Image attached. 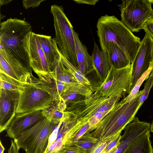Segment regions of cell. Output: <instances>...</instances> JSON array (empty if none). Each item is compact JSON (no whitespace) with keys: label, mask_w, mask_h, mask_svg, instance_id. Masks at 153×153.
Listing matches in <instances>:
<instances>
[{"label":"cell","mask_w":153,"mask_h":153,"mask_svg":"<svg viewBox=\"0 0 153 153\" xmlns=\"http://www.w3.org/2000/svg\"><path fill=\"white\" fill-rule=\"evenodd\" d=\"M122 97L118 95L111 97H99L93 93L71 102L66 110L79 118L93 117L98 112L109 111Z\"/></svg>","instance_id":"cell-10"},{"label":"cell","mask_w":153,"mask_h":153,"mask_svg":"<svg viewBox=\"0 0 153 153\" xmlns=\"http://www.w3.org/2000/svg\"><path fill=\"white\" fill-rule=\"evenodd\" d=\"M67 107L65 102L62 98L43 111L45 117L57 124L62 120Z\"/></svg>","instance_id":"cell-23"},{"label":"cell","mask_w":153,"mask_h":153,"mask_svg":"<svg viewBox=\"0 0 153 153\" xmlns=\"http://www.w3.org/2000/svg\"><path fill=\"white\" fill-rule=\"evenodd\" d=\"M86 118H78L65 110L62 120L56 125L48 139L45 153H59L70 142L78 131L88 121Z\"/></svg>","instance_id":"cell-7"},{"label":"cell","mask_w":153,"mask_h":153,"mask_svg":"<svg viewBox=\"0 0 153 153\" xmlns=\"http://www.w3.org/2000/svg\"><path fill=\"white\" fill-rule=\"evenodd\" d=\"M0 72L26 85L30 84L32 81L30 69L1 45Z\"/></svg>","instance_id":"cell-12"},{"label":"cell","mask_w":153,"mask_h":153,"mask_svg":"<svg viewBox=\"0 0 153 153\" xmlns=\"http://www.w3.org/2000/svg\"><path fill=\"white\" fill-rule=\"evenodd\" d=\"M12 1V0H1L0 2V6H1L7 4Z\"/></svg>","instance_id":"cell-37"},{"label":"cell","mask_w":153,"mask_h":153,"mask_svg":"<svg viewBox=\"0 0 153 153\" xmlns=\"http://www.w3.org/2000/svg\"><path fill=\"white\" fill-rule=\"evenodd\" d=\"M60 61L79 82L84 85L90 86L91 82L86 76L83 74L76 67L65 58L61 53Z\"/></svg>","instance_id":"cell-25"},{"label":"cell","mask_w":153,"mask_h":153,"mask_svg":"<svg viewBox=\"0 0 153 153\" xmlns=\"http://www.w3.org/2000/svg\"><path fill=\"white\" fill-rule=\"evenodd\" d=\"M76 3L80 4H86L91 5H94L98 0H74Z\"/></svg>","instance_id":"cell-36"},{"label":"cell","mask_w":153,"mask_h":153,"mask_svg":"<svg viewBox=\"0 0 153 153\" xmlns=\"http://www.w3.org/2000/svg\"><path fill=\"white\" fill-rule=\"evenodd\" d=\"M5 148L1 143V141L0 140V153H4Z\"/></svg>","instance_id":"cell-38"},{"label":"cell","mask_w":153,"mask_h":153,"mask_svg":"<svg viewBox=\"0 0 153 153\" xmlns=\"http://www.w3.org/2000/svg\"><path fill=\"white\" fill-rule=\"evenodd\" d=\"M48 74L52 77L62 81L67 86L68 89L66 92L77 94L84 97L93 93L90 86L84 85L78 81L60 60L55 68Z\"/></svg>","instance_id":"cell-15"},{"label":"cell","mask_w":153,"mask_h":153,"mask_svg":"<svg viewBox=\"0 0 153 153\" xmlns=\"http://www.w3.org/2000/svg\"><path fill=\"white\" fill-rule=\"evenodd\" d=\"M150 0V1L151 2V4H153V0Z\"/></svg>","instance_id":"cell-42"},{"label":"cell","mask_w":153,"mask_h":153,"mask_svg":"<svg viewBox=\"0 0 153 153\" xmlns=\"http://www.w3.org/2000/svg\"><path fill=\"white\" fill-rule=\"evenodd\" d=\"M99 140L91 136L89 134H85L73 146L78 147L90 153L99 142Z\"/></svg>","instance_id":"cell-26"},{"label":"cell","mask_w":153,"mask_h":153,"mask_svg":"<svg viewBox=\"0 0 153 153\" xmlns=\"http://www.w3.org/2000/svg\"><path fill=\"white\" fill-rule=\"evenodd\" d=\"M59 153H88L85 150L76 146H66L63 148Z\"/></svg>","instance_id":"cell-31"},{"label":"cell","mask_w":153,"mask_h":153,"mask_svg":"<svg viewBox=\"0 0 153 153\" xmlns=\"http://www.w3.org/2000/svg\"><path fill=\"white\" fill-rule=\"evenodd\" d=\"M91 56L94 70L102 82L111 66L108 53L102 50H100L97 44L95 43Z\"/></svg>","instance_id":"cell-19"},{"label":"cell","mask_w":153,"mask_h":153,"mask_svg":"<svg viewBox=\"0 0 153 153\" xmlns=\"http://www.w3.org/2000/svg\"><path fill=\"white\" fill-rule=\"evenodd\" d=\"M152 153H153V149H152Z\"/></svg>","instance_id":"cell-43"},{"label":"cell","mask_w":153,"mask_h":153,"mask_svg":"<svg viewBox=\"0 0 153 153\" xmlns=\"http://www.w3.org/2000/svg\"><path fill=\"white\" fill-rule=\"evenodd\" d=\"M147 79L146 82L144 85V88L143 89V92L140 98L137 111L147 98L150 91L153 85V76H149Z\"/></svg>","instance_id":"cell-28"},{"label":"cell","mask_w":153,"mask_h":153,"mask_svg":"<svg viewBox=\"0 0 153 153\" xmlns=\"http://www.w3.org/2000/svg\"><path fill=\"white\" fill-rule=\"evenodd\" d=\"M56 124L45 117L14 139L19 150L25 153H45L49 137Z\"/></svg>","instance_id":"cell-6"},{"label":"cell","mask_w":153,"mask_h":153,"mask_svg":"<svg viewBox=\"0 0 153 153\" xmlns=\"http://www.w3.org/2000/svg\"><path fill=\"white\" fill-rule=\"evenodd\" d=\"M132 70L131 64L120 69L111 66L104 81L98 86L90 85V88L99 97H108L120 95L125 97L130 92Z\"/></svg>","instance_id":"cell-8"},{"label":"cell","mask_w":153,"mask_h":153,"mask_svg":"<svg viewBox=\"0 0 153 153\" xmlns=\"http://www.w3.org/2000/svg\"><path fill=\"white\" fill-rule=\"evenodd\" d=\"M153 46V38L146 33L141 41L134 60L131 63L132 70L130 92L138 80L150 67L152 60Z\"/></svg>","instance_id":"cell-13"},{"label":"cell","mask_w":153,"mask_h":153,"mask_svg":"<svg viewBox=\"0 0 153 153\" xmlns=\"http://www.w3.org/2000/svg\"><path fill=\"white\" fill-rule=\"evenodd\" d=\"M142 29L146 33L153 38V19H149L144 24Z\"/></svg>","instance_id":"cell-34"},{"label":"cell","mask_w":153,"mask_h":153,"mask_svg":"<svg viewBox=\"0 0 153 153\" xmlns=\"http://www.w3.org/2000/svg\"><path fill=\"white\" fill-rule=\"evenodd\" d=\"M117 147L114 148L113 150L108 153H115L117 149Z\"/></svg>","instance_id":"cell-41"},{"label":"cell","mask_w":153,"mask_h":153,"mask_svg":"<svg viewBox=\"0 0 153 153\" xmlns=\"http://www.w3.org/2000/svg\"><path fill=\"white\" fill-rule=\"evenodd\" d=\"M97 27L101 50L110 42L116 44L132 63L141 44L139 38L114 16H101Z\"/></svg>","instance_id":"cell-1"},{"label":"cell","mask_w":153,"mask_h":153,"mask_svg":"<svg viewBox=\"0 0 153 153\" xmlns=\"http://www.w3.org/2000/svg\"><path fill=\"white\" fill-rule=\"evenodd\" d=\"M45 117L43 110L16 114L6 130L7 134L13 139Z\"/></svg>","instance_id":"cell-16"},{"label":"cell","mask_w":153,"mask_h":153,"mask_svg":"<svg viewBox=\"0 0 153 153\" xmlns=\"http://www.w3.org/2000/svg\"><path fill=\"white\" fill-rule=\"evenodd\" d=\"M151 131L153 133V121L151 123L150 127Z\"/></svg>","instance_id":"cell-40"},{"label":"cell","mask_w":153,"mask_h":153,"mask_svg":"<svg viewBox=\"0 0 153 153\" xmlns=\"http://www.w3.org/2000/svg\"><path fill=\"white\" fill-rule=\"evenodd\" d=\"M121 136L120 134L119 135L108 145L101 153H108L117 147L119 144Z\"/></svg>","instance_id":"cell-32"},{"label":"cell","mask_w":153,"mask_h":153,"mask_svg":"<svg viewBox=\"0 0 153 153\" xmlns=\"http://www.w3.org/2000/svg\"><path fill=\"white\" fill-rule=\"evenodd\" d=\"M78 68L84 75H86L94 70L91 56L88 53L87 49L79 40L78 34L74 30Z\"/></svg>","instance_id":"cell-20"},{"label":"cell","mask_w":153,"mask_h":153,"mask_svg":"<svg viewBox=\"0 0 153 153\" xmlns=\"http://www.w3.org/2000/svg\"><path fill=\"white\" fill-rule=\"evenodd\" d=\"M117 5L121 22L132 32H138L145 23L153 19V10L149 0H122Z\"/></svg>","instance_id":"cell-9"},{"label":"cell","mask_w":153,"mask_h":153,"mask_svg":"<svg viewBox=\"0 0 153 153\" xmlns=\"http://www.w3.org/2000/svg\"><path fill=\"white\" fill-rule=\"evenodd\" d=\"M151 63H152V72H151V74L149 76H153V46L152 49V60Z\"/></svg>","instance_id":"cell-39"},{"label":"cell","mask_w":153,"mask_h":153,"mask_svg":"<svg viewBox=\"0 0 153 153\" xmlns=\"http://www.w3.org/2000/svg\"><path fill=\"white\" fill-rule=\"evenodd\" d=\"M89 127L88 121L78 131L77 133L71 140L69 146H71L76 143L83 135L87 132Z\"/></svg>","instance_id":"cell-30"},{"label":"cell","mask_w":153,"mask_h":153,"mask_svg":"<svg viewBox=\"0 0 153 153\" xmlns=\"http://www.w3.org/2000/svg\"><path fill=\"white\" fill-rule=\"evenodd\" d=\"M120 134H116L104 140L100 141L90 153H101L108 145Z\"/></svg>","instance_id":"cell-29"},{"label":"cell","mask_w":153,"mask_h":153,"mask_svg":"<svg viewBox=\"0 0 153 153\" xmlns=\"http://www.w3.org/2000/svg\"><path fill=\"white\" fill-rule=\"evenodd\" d=\"M19 150L14 140L11 139V145L8 150V153H19Z\"/></svg>","instance_id":"cell-35"},{"label":"cell","mask_w":153,"mask_h":153,"mask_svg":"<svg viewBox=\"0 0 153 153\" xmlns=\"http://www.w3.org/2000/svg\"><path fill=\"white\" fill-rule=\"evenodd\" d=\"M0 88L21 93L27 85L0 72Z\"/></svg>","instance_id":"cell-24"},{"label":"cell","mask_w":153,"mask_h":153,"mask_svg":"<svg viewBox=\"0 0 153 153\" xmlns=\"http://www.w3.org/2000/svg\"><path fill=\"white\" fill-rule=\"evenodd\" d=\"M51 12L53 16L55 38L59 49L65 58L78 67L73 26L65 13L62 6L52 5Z\"/></svg>","instance_id":"cell-5"},{"label":"cell","mask_w":153,"mask_h":153,"mask_svg":"<svg viewBox=\"0 0 153 153\" xmlns=\"http://www.w3.org/2000/svg\"><path fill=\"white\" fill-rule=\"evenodd\" d=\"M150 129L139 135L129 145L123 153H152L150 140Z\"/></svg>","instance_id":"cell-22"},{"label":"cell","mask_w":153,"mask_h":153,"mask_svg":"<svg viewBox=\"0 0 153 153\" xmlns=\"http://www.w3.org/2000/svg\"><path fill=\"white\" fill-rule=\"evenodd\" d=\"M45 1V0H23V6L25 9H28L31 7L33 8L38 7L41 2Z\"/></svg>","instance_id":"cell-33"},{"label":"cell","mask_w":153,"mask_h":153,"mask_svg":"<svg viewBox=\"0 0 153 153\" xmlns=\"http://www.w3.org/2000/svg\"><path fill=\"white\" fill-rule=\"evenodd\" d=\"M32 81L20 93L16 114L49 107L59 100L55 93L37 78L32 77Z\"/></svg>","instance_id":"cell-4"},{"label":"cell","mask_w":153,"mask_h":153,"mask_svg":"<svg viewBox=\"0 0 153 153\" xmlns=\"http://www.w3.org/2000/svg\"><path fill=\"white\" fill-rule=\"evenodd\" d=\"M37 35L51 72L60 61L61 52L55 38L43 35Z\"/></svg>","instance_id":"cell-18"},{"label":"cell","mask_w":153,"mask_h":153,"mask_svg":"<svg viewBox=\"0 0 153 153\" xmlns=\"http://www.w3.org/2000/svg\"><path fill=\"white\" fill-rule=\"evenodd\" d=\"M108 53L111 66L115 68L120 69L131 64V61L124 52L115 43H108L103 50Z\"/></svg>","instance_id":"cell-21"},{"label":"cell","mask_w":153,"mask_h":153,"mask_svg":"<svg viewBox=\"0 0 153 153\" xmlns=\"http://www.w3.org/2000/svg\"><path fill=\"white\" fill-rule=\"evenodd\" d=\"M20 93L0 88V132L6 130L16 115Z\"/></svg>","instance_id":"cell-14"},{"label":"cell","mask_w":153,"mask_h":153,"mask_svg":"<svg viewBox=\"0 0 153 153\" xmlns=\"http://www.w3.org/2000/svg\"><path fill=\"white\" fill-rule=\"evenodd\" d=\"M23 47L30 68L37 74L51 72L37 34L32 31L28 33L23 40Z\"/></svg>","instance_id":"cell-11"},{"label":"cell","mask_w":153,"mask_h":153,"mask_svg":"<svg viewBox=\"0 0 153 153\" xmlns=\"http://www.w3.org/2000/svg\"><path fill=\"white\" fill-rule=\"evenodd\" d=\"M143 92V90L140 91L137 96L129 102H126V99L124 97L117 103L89 134L101 141L121 133L125 127L135 117Z\"/></svg>","instance_id":"cell-2"},{"label":"cell","mask_w":153,"mask_h":153,"mask_svg":"<svg viewBox=\"0 0 153 153\" xmlns=\"http://www.w3.org/2000/svg\"><path fill=\"white\" fill-rule=\"evenodd\" d=\"M31 30L29 23L16 18L8 19L0 24V45L30 69L31 68L23 47V42Z\"/></svg>","instance_id":"cell-3"},{"label":"cell","mask_w":153,"mask_h":153,"mask_svg":"<svg viewBox=\"0 0 153 153\" xmlns=\"http://www.w3.org/2000/svg\"><path fill=\"white\" fill-rule=\"evenodd\" d=\"M151 124L140 121L137 117L128 124L124 128L120 142L115 153H123L133 141L146 130L150 129Z\"/></svg>","instance_id":"cell-17"},{"label":"cell","mask_w":153,"mask_h":153,"mask_svg":"<svg viewBox=\"0 0 153 153\" xmlns=\"http://www.w3.org/2000/svg\"><path fill=\"white\" fill-rule=\"evenodd\" d=\"M152 65L151 62L150 67L148 70L138 80L130 94L126 97H125L126 99V102H130L137 96L139 93L140 86L143 82L148 78L149 74L152 72Z\"/></svg>","instance_id":"cell-27"}]
</instances>
